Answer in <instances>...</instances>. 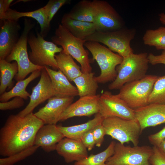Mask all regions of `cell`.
Segmentation results:
<instances>
[{
  "label": "cell",
  "instance_id": "9",
  "mask_svg": "<svg viewBox=\"0 0 165 165\" xmlns=\"http://www.w3.org/2000/svg\"><path fill=\"white\" fill-rule=\"evenodd\" d=\"M102 124L106 135L110 136L122 144L131 142L134 146H138L142 131L136 120H127L112 117L104 119Z\"/></svg>",
  "mask_w": 165,
  "mask_h": 165
},
{
  "label": "cell",
  "instance_id": "25",
  "mask_svg": "<svg viewBox=\"0 0 165 165\" xmlns=\"http://www.w3.org/2000/svg\"><path fill=\"white\" fill-rule=\"evenodd\" d=\"M58 70L61 71L70 81H73L82 72L80 67L70 55L62 50L55 56Z\"/></svg>",
  "mask_w": 165,
  "mask_h": 165
},
{
  "label": "cell",
  "instance_id": "42",
  "mask_svg": "<svg viewBox=\"0 0 165 165\" xmlns=\"http://www.w3.org/2000/svg\"><path fill=\"white\" fill-rule=\"evenodd\" d=\"M159 20L161 23L165 25V13H162L159 14Z\"/></svg>",
  "mask_w": 165,
  "mask_h": 165
},
{
  "label": "cell",
  "instance_id": "40",
  "mask_svg": "<svg viewBox=\"0 0 165 165\" xmlns=\"http://www.w3.org/2000/svg\"><path fill=\"white\" fill-rule=\"evenodd\" d=\"M13 0H0V18L3 16L9 8V6Z\"/></svg>",
  "mask_w": 165,
  "mask_h": 165
},
{
  "label": "cell",
  "instance_id": "35",
  "mask_svg": "<svg viewBox=\"0 0 165 165\" xmlns=\"http://www.w3.org/2000/svg\"><path fill=\"white\" fill-rule=\"evenodd\" d=\"M153 153L149 159L151 165H165V155L156 146L152 147Z\"/></svg>",
  "mask_w": 165,
  "mask_h": 165
},
{
  "label": "cell",
  "instance_id": "2",
  "mask_svg": "<svg viewBox=\"0 0 165 165\" xmlns=\"http://www.w3.org/2000/svg\"><path fill=\"white\" fill-rule=\"evenodd\" d=\"M148 55L146 52L133 53L123 57L116 68L117 75L108 86L110 90L119 89L125 84L144 77L148 68Z\"/></svg>",
  "mask_w": 165,
  "mask_h": 165
},
{
  "label": "cell",
  "instance_id": "3",
  "mask_svg": "<svg viewBox=\"0 0 165 165\" xmlns=\"http://www.w3.org/2000/svg\"><path fill=\"white\" fill-rule=\"evenodd\" d=\"M84 46L91 53L92 60L96 61L100 68V75L94 77L96 81L100 83L113 81L117 75L116 68L123 58L97 42L86 41Z\"/></svg>",
  "mask_w": 165,
  "mask_h": 165
},
{
  "label": "cell",
  "instance_id": "37",
  "mask_svg": "<svg viewBox=\"0 0 165 165\" xmlns=\"http://www.w3.org/2000/svg\"><path fill=\"white\" fill-rule=\"evenodd\" d=\"M81 140L88 151L92 150L95 145L92 130L84 134L81 138Z\"/></svg>",
  "mask_w": 165,
  "mask_h": 165
},
{
  "label": "cell",
  "instance_id": "7",
  "mask_svg": "<svg viewBox=\"0 0 165 165\" xmlns=\"http://www.w3.org/2000/svg\"><path fill=\"white\" fill-rule=\"evenodd\" d=\"M34 26L30 20L24 19V29L19 40L11 52L5 59L9 62L13 61L17 62L18 70L14 78L17 81L24 79L30 73L42 70L45 67L34 64L29 58L27 52L28 40L29 32Z\"/></svg>",
  "mask_w": 165,
  "mask_h": 165
},
{
  "label": "cell",
  "instance_id": "10",
  "mask_svg": "<svg viewBox=\"0 0 165 165\" xmlns=\"http://www.w3.org/2000/svg\"><path fill=\"white\" fill-rule=\"evenodd\" d=\"M152 148L148 145L131 147L116 143L114 152L106 162V165H151L149 159Z\"/></svg>",
  "mask_w": 165,
  "mask_h": 165
},
{
  "label": "cell",
  "instance_id": "17",
  "mask_svg": "<svg viewBox=\"0 0 165 165\" xmlns=\"http://www.w3.org/2000/svg\"><path fill=\"white\" fill-rule=\"evenodd\" d=\"M0 30V59H5L17 43L21 29L18 21L4 20Z\"/></svg>",
  "mask_w": 165,
  "mask_h": 165
},
{
  "label": "cell",
  "instance_id": "36",
  "mask_svg": "<svg viewBox=\"0 0 165 165\" xmlns=\"http://www.w3.org/2000/svg\"><path fill=\"white\" fill-rule=\"evenodd\" d=\"M95 141V145L99 147L102 145L105 134V130L102 123L95 126L92 130Z\"/></svg>",
  "mask_w": 165,
  "mask_h": 165
},
{
  "label": "cell",
  "instance_id": "12",
  "mask_svg": "<svg viewBox=\"0 0 165 165\" xmlns=\"http://www.w3.org/2000/svg\"><path fill=\"white\" fill-rule=\"evenodd\" d=\"M99 113L104 118L116 117L130 120H136L134 110L117 94L106 91L100 95Z\"/></svg>",
  "mask_w": 165,
  "mask_h": 165
},
{
  "label": "cell",
  "instance_id": "13",
  "mask_svg": "<svg viewBox=\"0 0 165 165\" xmlns=\"http://www.w3.org/2000/svg\"><path fill=\"white\" fill-rule=\"evenodd\" d=\"M54 96L55 93L51 80L44 67L41 70L39 81L32 89L29 103L17 114L24 116L32 112L38 105Z\"/></svg>",
  "mask_w": 165,
  "mask_h": 165
},
{
  "label": "cell",
  "instance_id": "18",
  "mask_svg": "<svg viewBox=\"0 0 165 165\" xmlns=\"http://www.w3.org/2000/svg\"><path fill=\"white\" fill-rule=\"evenodd\" d=\"M56 150L67 163L79 161L88 156V150L81 140L67 138H64L57 144Z\"/></svg>",
  "mask_w": 165,
  "mask_h": 165
},
{
  "label": "cell",
  "instance_id": "22",
  "mask_svg": "<svg viewBox=\"0 0 165 165\" xmlns=\"http://www.w3.org/2000/svg\"><path fill=\"white\" fill-rule=\"evenodd\" d=\"M61 24L73 36L82 40H85L96 31L93 23L72 19L67 13L63 16Z\"/></svg>",
  "mask_w": 165,
  "mask_h": 165
},
{
  "label": "cell",
  "instance_id": "1",
  "mask_svg": "<svg viewBox=\"0 0 165 165\" xmlns=\"http://www.w3.org/2000/svg\"><path fill=\"white\" fill-rule=\"evenodd\" d=\"M44 125L33 112L10 115L0 130V155L9 156L34 145L36 133Z\"/></svg>",
  "mask_w": 165,
  "mask_h": 165
},
{
  "label": "cell",
  "instance_id": "8",
  "mask_svg": "<svg viewBox=\"0 0 165 165\" xmlns=\"http://www.w3.org/2000/svg\"><path fill=\"white\" fill-rule=\"evenodd\" d=\"M28 43L31 49L29 58L32 63L38 66L50 67L53 70H58L55 56L63 50L61 47L45 40L38 32L36 36L29 34Z\"/></svg>",
  "mask_w": 165,
  "mask_h": 165
},
{
  "label": "cell",
  "instance_id": "5",
  "mask_svg": "<svg viewBox=\"0 0 165 165\" xmlns=\"http://www.w3.org/2000/svg\"><path fill=\"white\" fill-rule=\"evenodd\" d=\"M158 77L146 75L140 80L127 83L120 89L117 94L134 110L146 106L149 104V96Z\"/></svg>",
  "mask_w": 165,
  "mask_h": 165
},
{
  "label": "cell",
  "instance_id": "4",
  "mask_svg": "<svg viewBox=\"0 0 165 165\" xmlns=\"http://www.w3.org/2000/svg\"><path fill=\"white\" fill-rule=\"evenodd\" d=\"M51 39L55 44L61 46L64 52L71 56L80 64L82 73L92 72L89 52L84 47L86 42L85 40L73 36L61 24H59Z\"/></svg>",
  "mask_w": 165,
  "mask_h": 165
},
{
  "label": "cell",
  "instance_id": "11",
  "mask_svg": "<svg viewBox=\"0 0 165 165\" xmlns=\"http://www.w3.org/2000/svg\"><path fill=\"white\" fill-rule=\"evenodd\" d=\"M94 21L96 31L108 32L115 31L124 27L123 18L107 2L93 0Z\"/></svg>",
  "mask_w": 165,
  "mask_h": 165
},
{
  "label": "cell",
  "instance_id": "29",
  "mask_svg": "<svg viewBox=\"0 0 165 165\" xmlns=\"http://www.w3.org/2000/svg\"><path fill=\"white\" fill-rule=\"evenodd\" d=\"M142 39L145 45L154 46L157 50H165V27L147 30Z\"/></svg>",
  "mask_w": 165,
  "mask_h": 165
},
{
  "label": "cell",
  "instance_id": "19",
  "mask_svg": "<svg viewBox=\"0 0 165 165\" xmlns=\"http://www.w3.org/2000/svg\"><path fill=\"white\" fill-rule=\"evenodd\" d=\"M65 137L56 124H44L35 136L34 145L47 152L56 150L57 144Z\"/></svg>",
  "mask_w": 165,
  "mask_h": 165
},
{
  "label": "cell",
  "instance_id": "23",
  "mask_svg": "<svg viewBox=\"0 0 165 165\" xmlns=\"http://www.w3.org/2000/svg\"><path fill=\"white\" fill-rule=\"evenodd\" d=\"M104 118L98 113L92 119L83 123L70 126H57L64 137L81 140L82 137L97 125L102 123Z\"/></svg>",
  "mask_w": 165,
  "mask_h": 165
},
{
  "label": "cell",
  "instance_id": "15",
  "mask_svg": "<svg viewBox=\"0 0 165 165\" xmlns=\"http://www.w3.org/2000/svg\"><path fill=\"white\" fill-rule=\"evenodd\" d=\"M74 97L54 96L48 100L45 106L34 114L44 124L56 125L61 115L72 103Z\"/></svg>",
  "mask_w": 165,
  "mask_h": 165
},
{
  "label": "cell",
  "instance_id": "34",
  "mask_svg": "<svg viewBox=\"0 0 165 165\" xmlns=\"http://www.w3.org/2000/svg\"><path fill=\"white\" fill-rule=\"evenodd\" d=\"M24 104V99L20 97H15L10 101L0 102V109L4 111L17 109L23 106Z\"/></svg>",
  "mask_w": 165,
  "mask_h": 165
},
{
  "label": "cell",
  "instance_id": "6",
  "mask_svg": "<svg viewBox=\"0 0 165 165\" xmlns=\"http://www.w3.org/2000/svg\"><path fill=\"white\" fill-rule=\"evenodd\" d=\"M136 31L134 28L125 27L112 31H96L85 40L102 43L106 46L111 50L117 53L123 58L134 53L130 43L134 38Z\"/></svg>",
  "mask_w": 165,
  "mask_h": 165
},
{
  "label": "cell",
  "instance_id": "28",
  "mask_svg": "<svg viewBox=\"0 0 165 165\" xmlns=\"http://www.w3.org/2000/svg\"><path fill=\"white\" fill-rule=\"evenodd\" d=\"M93 1L82 0L75 5L67 14L72 19L93 23Z\"/></svg>",
  "mask_w": 165,
  "mask_h": 165
},
{
  "label": "cell",
  "instance_id": "27",
  "mask_svg": "<svg viewBox=\"0 0 165 165\" xmlns=\"http://www.w3.org/2000/svg\"><path fill=\"white\" fill-rule=\"evenodd\" d=\"M94 73H82L75 78L73 82L75 84L80 97L96 95L98 88V83L94 76Z\"/></svg>",
  "mask_w": 165,
  "mask_h": 165
},
{
  "label": "cell",
  "instance_id": "31",
  "mask_svg": "<svg viewBox=\"0 0 165 165\" xmlns=\"http://www.w3.org/2000/svg\"><path fill=\"white\" fill-rule=\"evenodd\" d=\"M149 104L165 105V75L158 77L155 82L148 100Z\"/></svg>",
  "mask_w": 165,
  "mask_h": 165
},
{
  "label": "cell",
  "instance_id": "33",
  "mask_svg": "<svg viewBox=\"0 0 165 165\" xmlns=\"http://www.w3.org/2000/svg\"><path fill=\"white\" fill-rule=\"evenodd\" d=\"M70 0H50L44 7L48 16V21L50 24L53 16L58 10L63 5L70 3Z\"/></svg>",
  "mask_w": 165,
  "mask_h": 165
},
{
  "label": "cell",
  "instance_id": "24",
  "mask_svg": "<svg viewBox=\"0 0 165 165\" xmlns=\"http://www.w3.org/2000/svg\"><path fill=\"white\" fill-rule=\"evenodd\" d=\"M42 70H36L31 73L27 78L17 81L10 90L0 95V102H6L13 97H17L24 100L28 99L31 94L26 91L27 87L30 82L40 76Z\"/></svg>",
  "mask_w": 165,
  "mask_h": 165
},
{
  "label": "cell",
  "instance_id": "32",
  "mask_svg": "<svg viewBox=\"0 0 165 165\" xmlns=\"http://www.w3.org/2000/svg\"><path fill=\"white\" fill-rule=\"evenodd\" d=\"M38 148L36 146L33 145L16 154L1 158L0 165H14L16 163L33 154Z\"/></svg>",
  "mask_w": 165,
  "mask_h": 165
},
{
  "label": "cell",
  "instance_id": "20",
  "mask_svg": "<svg viewBox=\"0 0 165 165\" xmlns=\"http://www.w3.org/2000/svg\"><path fill=\"white\" fill-rule=\"evenodd\" d=\"M51 80L55 96L65 97L78 95L76 87L70 82L67 77L60 70H55L48 66H45Z\"/></svg>",
  "mask_w": 165,
  "mask_h": 165
},
{
  "label": "cell",
  "instance_id": "43",
  "mask_svg": "<svg viewBox=\"0 0 165 165\" xmlns=\"http://www.w3.org/2000/svg\"><path fill=\"white\" fill-rule=\"evenodd\" d=\"M28 1H30V0H18L16 2H14V4L16 3L17 2H22H22H28Z\"/></svg>",
  "mask_w": 165,
  "mask_h": 165
},
{
  "label": "cell",
  "instance_id": "26",
  "mask_svg": "<svg viewBox=\"0 0 165 165\" xmlns=\"http://www.w3.org/2000/svg\"><path fill=\"white\" fill-rule=\"evenodd\" d=\"M18 70V64L16 61L11 63L5 59H0L1 95L6 92L7 88L10 89L13 87V80L17 74Z\"/></svg>",
  "mask_w": 165,
  "mask_h": 165
},
{
  "label": "cell",
  "instance_id": "30",
  "mask_svg": "<svg viewBox=\"0 0 165 165\" xmlns=\"http://www.w3.org/2000/svg\"><path fill=\"white\" fill-rule=\"evenodd\" d=\"M116 142L112 141L103 151L96 154H91L86 158L75 162L74 165H106L107 160L113 155Z\"/></svg>",
  "mask_w": 165,
  "mask_h": 165
},
{
  "label": "cell",
  "instance_id": "41",
  "mask_svg": "<svg viewBox=\"0 0 165 165\" xmlns=\"http://www.w3.org/2000/svg\"><path fill=\"white\" fill-rule=\"evenodd\" d=\"M157 147L165 155V139L160 143Z\"/></svg>",
  "mask_w": 165,
  "mask_h": 165
},
{
  "label": "cell",
  "instance_id": "14",
  "mask_svg": "<svg viewBox=\"0 0 165 165\" xmlns=\"http://www.w3.org/2000/svg\"><path fill=\"white\" fill-rule=\"evenodd\" d=\"M100 96L98 94L80 97L65 110L59 117V122L76 116L89 117L99 113Z\"/></svg>",
  "mask_w": 165,
  "mask_h": 165
},
{
  "label": "cell",
  "instance_id": "21",
  "mask_svg": "<svg viewBox=\"0 0 165 165\" xmlns=\"http://www.w3.org/2000/svg\"><path fill=\"white\" fill-rule=\"evenodd\" d=\"M23 17H31L35 20L40 27V35L44 38L47 35L50 29V25L48 23L47 13L44 7L34 11L23 12H18L9 8L0 19L2 20L18 21L20 18Z\"/></svg>",
  "mask_w": 165,
  "mask_h": 165
},
{
  "label": "cell",
  "instance_id": "16",
  "mask_svg": "<svg viewBox=\"0 0 165 165\" xmlns=\"http://www.w3.org/2000/svg\"><path fill=\"white\" fill-rule=\"evenodd\" d=\"M134 111L142 131L147 127L165 123V105L149 104Z\"/></svg>",
  "mask_w": 165,
  "mask_h": 165
},
{
  "label": "cell",
  "instance_id": "39",
  "mask_svg": "<svg viewBox=\"0 0 165 165\" xmlns=\"http://www.w3.org/2000/svg\"><path fill=\"white\" fill-rule=\"evenodd\" d=\"M148 59L149 64L152 65L159 64H165V50H163L161 53L158 55L149 53L148 55Z\"/></svg>",
  "mask_w": 165,
  "mask_h": 165
},
{
  "label": "cell",
  "instance_id": "38",
  "mask_svg": "<svg viewBox=\"0 0 165 165\" xmlns=\"http://www.w3.org/2000/svg\"><path fill=\"white\" fill-rule=\"evenodd\" d=\"M165 139V127L158 132L150 135L148 137L149 142L153 146H158Z\"/></svg>",
  "mask_w": 165,
  "mask_h": 165
}]
</instances>
